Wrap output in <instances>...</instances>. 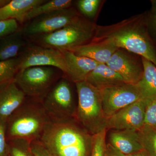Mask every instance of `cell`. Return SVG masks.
I'll list each match as a JSON object with an SVG mask.
<instances>
[{
  "label": "cell",
  "instance_id": "14",
  "mask_svg": "<svg viewBox=\"0 0 156 156\" xmlns=\"http://www.w3.org/2000/svg\"><path fill=\"white\" fill-rule=\"evenodd\" d=\"M62 52L66 65V75L75 83L86 81L87 76L100 64L90 58L77 56L69 50Z\"/></svg>",
  "mask_w": 156,
  "mask_h": 156
},
{
  "label": "cell",
  "instance_id": "20",
  "mask_svg": "<svg viewBox=\"0 0 156 156\" xmlns=\"http://www.w3.org/2000/svg\"><path fill=\"white\" fill-rule=\"evenodd\" d=\"M23 34L22 31L18 30L0 38V60L17 57L25 45Z\"/></svg>",
  "mask_w": 156,
  "mask_h": 156
},
{
  "label": "cell",
  "instance_id": "15",
  "mask_svg": "<svg viewBox=\"0 0 156 156\" xmlns=\"http://www.w3.org/2000/svg\"><path fill=\"white\" fill-rule=\"evenodd\" d=\"M109 144L126 155L143 150L139 131L112 130L109 134Z\"/></svg>",
  "mask_w": 156,
  "mask_h": 156
},
{
  "label": "cell",
  "instance_id": "2",
  "mask_svg": "<svg viewBox=\"0 0 156 156\" xmlns=\"http://www.w3.org/2000/svg\"><path fill=\"white\" fill-rule=\"evenodd\" d=\"M39 140L50 156H88L93 135L75 119L50 120Z\"/></svg>",
  "mask_w": 156,
  "mask_h": 156
},
{
  "label": "cell",
  "instance_id": "31",
  "mask_svg": "<svg viewBox=\"0 0 156 156\" xmlns=\"http://www.w3.org/2000/svg\"><path fill=\"white\" fill-rule=\"evenodd\" d=\"M31 145L33 156H50L39 140L33 141Z\"/></svg>",
  "mask_w": 156,
  "mask_h": 156
},
{
  "label": "cell",
  "instance_id": "34",
  "mask_svg": "<svg viewBox=\"0 0 156 156\" xmlns=\"http://www.w3.org/2000/svg\"><path fill=\"white\" fill-rule=\"evenodd\" d=\"M10 1V0H0V8L8 4Z\"/></svg>",
  "mask_w": 156,
  "mask_h": 156
},
{
  "label": "cell",
  "instance_id": "30",
  "mask_svg": "<svg viewBox=\"0 0 156 156\" xmlns=\"http://www.w3.org/2000/svg\"><path fill=\"white\" fill-rule=\"evenodd\" d=\"M7 122L0 121V156H9V147L7 140Z\"/></svg>",
  "mask_w": 156,
  "mask_h": 156
},
{
  "label": "cell",
  "instance_id": "23",
  "mask_svg": "<svg viewBox=\"0 0 156 156\" xmlns=\"http://www.w3.org/2000/svg\"><path fill=\"white\" fill-rule=\"evenodd\" d=\"M20 57L0 60V85L14 80L18 71Z\"/></svg>",
  "mask_w": 156,
  "mask_h": 156
},
{
  "label": "cell",
  "instance_id": "19",
  "mask_svg": "<svg viewBox=\"0 0 156 156\" xmlns=\"http://www.w3.org/2000/svg\"><path fill=\"white\" fill-rule=\"evenodd\" d=\"M141 58L143 75L137 85L140 89L143 99L153 100L156 99V66L146 58Z\"/></svg>",
  "mask_w": 156,
  "mask_h": 156
},
{
  "label": "cell",
  "instance_id": "3",
  "mask_svg": "<svg viewBox=\"0 0 156 156\" xmlns=\"http://www.w3.org/2000/svg\"><path fill=\"white\" fill-rule=\"evenodd\" d=\"M50 121L41 101L27 97L7 121V140L23 139L31 142L39 140Z\"/></svg>",
  "mask_w": 156,
  "mask_h": 156
},
{
  "label": "cell",
  "instance_id": "32",
  "mask_svg": "<svg viewBox=\"0 0 156 156\" xmlns=\"http://www.w3.org/2000/svg\"><path fill=\"white\" fill-rule=\"evenodd\" d=\"M105 156H127L112 146L110 144H107Z\"/></svg>",
  "mask_w": 156,
  "mask_h": 156
},
{
  "label": "cell",
  "instance_id": "13",
  "mask_svg": "<svg viewBox=\"0 0 156 156\" xmlns=\"http://www.w3.org/2000/svg\"><path fill=\"white\" fill-rule=\"evenodd\" d=\"M24 93L14 80L0 85V121L7 122L24 103Z\"/></svg>",
  "mask_w": 156,
  "mask_h": 156
},
{
  "label": "cell",
  "instance_id": "17",
  "mask_svg": "<svg viewBox=\"0 0 156 156\" xmlns=\"http://www.w3.org/2000/svg\"><path fill=\"white\" fill-rule=\"evenodd\" d=\"M86 81L101 90L125 83L119 74L106 63H100L87 76Z\"/></svg>",
  "mask_w": 156,
  "mask_h": 156
},
{
  "label": "cell",
  "instance_id": "16",
  "mask_svg": "<svg viewBox=\"0 0 156 156\" xmlns=\"http://www.w3.org/2000/svg\"><path fill=\"white\" fill-rule=\"evenodd\" d=\"M110 42L106 41H92L70 49L77 56L90 58L99 63H106L115 51L118 49Z\"/></svg>",
  "mask_w": 156,
  "mask_h": 156
},
{
  "label": "cell",
  "instance_id": "27",
  "mask_svg": "<svg viewBox=\"0 0 156 156\" xmlns=\"http://www.w3.org/2000/svg\"><path fill=\"white\" fill-rule=\"evenodd\" d=\"M151 7L148 12H146L147 23L150 35L156 41V0H151Z\"/></svg>",
  "mask_w": 156,
  "mask_h": 156
},
{
  "label": "cell",
  "instance_id": "26",
  "mask_svg": "<svg viewBox=\"0 0 156 156\" xmlns=\"http://www.w3.org/2000/svg\"><path fill=\"white\" fill-rule=\"evenodd\" d=\"M106 129L93 135L91 156H105L107 144Z\"/></svg>",
  "mask_w": 156,
  "mask_h": 156
},
{
  "label": "cell",
  "instance_id": "4",
  "mask_svg": "<svg viewBox=\"0 0 156 156\" xmlns=\"http://www.w3.org/2000/svg\"><path fill=\"white\" fill-rule=\"evenodd\" d=\"M75 84L78 96L75 119L92 135L106 129L100 90L86 81Z\"/></svg>",
  "mask_w": 156,
  "mask_h": 156
},
{
  "label": "cell",
  "instance_id": "9",
  "mask_svg": "<svg viewBox=\"0 0 156 156\" xmlns=\"http://www.w3.org/2000/svg\"><path fill=\"white\" fill-rule=\"evenodd\" d=\"M79 15L72 7L44 14L33 19L23 30V34L38 37L51 33L69 24Z\"/></svg>",
  "mask_w": 156,
  "mask_h": 156
},
{
  "label": "cell",
  "instance_id": "8",
  "mask_svg": "<svg viewBox=\"0 0 156 156\" xmlns=\"http://www.w3.org/2000/svg\"><path fill=\"white\" fill-rule=\"evenodd\" d=\"M100 91L104 114L107 119L124 108L143 99L137 84L124 83Z\"/></svg>",
  "mask_w": 156,
  "mask_h": 156
},
{
  "label": "cell",
  "instance_id": "6",
  "mask_svg": "<svg viewBox=\"0 0 156 156\" xmlns=\"http://www.w3.org/2000/svg\"><path fill=\"white\" fill-rule=\"evenodd\" d=\"M41 101L50 120L75 119L77 103L66 78L58 80Z\"/></svg>",
  "mask_w": 156,
  "mask_h": 156
},
{
  "label": "cell",
  "instance_id": "24",
  "mask_svg": "<svg viewBox=\"0 0 156 156\" xmlns=\"http://www.w3.org/2000/svg\"><path fill=\"white\" fill-rule=\"evenodd\" d=\"M9 156H33L31 142L27 140L14 139L8 140Z\"/></svg>",
  "mask_w": 156,
  "mask_h": 156
},
{
  "label": "cell",
  "instance_id": "25",
  "mask_svg": "<svg viewBox=\"0 0 156 156\" xmlns=\"http://www.w3.org/2000/svg\"><path fill=\"white\" fill-rule=\"evenodd\" d=\"M102 1L100 0H79L77 2L78 10L87 19L94 18Z\"/></svg>",
  "mask_w": 156,
  "mask_h": 156
},
{
  "label": "cell",
  "instance_id": "33",
  "mask_svg": "<svg viewBox=\"0 0 156 156\" xmlns=\"http://www.w3.org/2000/svg\"><path fill=\"white\" fill-rule=\"evenodd\" d=\"M127 156H149L146 152L144 150H142V151L138 152L135 153L131 154L126 155Z\"/></svg>",
  "mask_w": 156,
  "mask_h": 156
},
{
  "label": "cell",
  "instance_id": "28",
  "mask_svg": "<svg viewBox=\"0 0 156 156\" xmlns=\"http://www.w3.org/2000/svg\"><path fill=\"white\" fill-rule=\"evenodd\" d=\"M144 125L156 127V99L148 101Z\"/></svg>",
  "mask_w": 156,
  "mask_h": 156
},
{
  "label": "cell",
  "instance_id": "18",
  "mask_svg": "<svg viewBox=\"0 0 156 156\" xmlns=\"http://www.w3.org/2000/svg\"><path fill=\"white\" fill-rule=\"evenodd\" d=\"M44 0H12L0 8V20H15L24 22L26 15L32 9L45 2Z\"/></svg>",
  "mask_w": 156,
  "mask_h": 156
},
{
  "label": "cell",
  "instance_id": "35",
  "mask_svg": "<svg viewBox=\"0 0 156 156\" xmlns=\"http://www.w3.org/2000/svg\"></svg>",
  "mask_w": 156,
  "mask_h": 156
},
{
  "label": "cell",
  "instance_id": "11",
  "mask_svg": "<svg viewBox=\"0 0 156 156\" xmlns=\"http://www.w3.org/2000/svg\"><path fill=\"white\" fill-rule=\"evenodd\" d=\"M147 102L140 99L117 112L107 119V130H140L144 126Z\"/></svg>",
  "mask_w": 156,
  "mask_h": 156
},
{
  "label": "cell",
  "instance_id": "5",
  "mask_svg": "<svg viewBox=\"0 0 156 156\" xmlns=\"http://www.w3.org/2000/svg\"><path fill=\"white\" fill-rule=\"evenodd\" d=\"M97 26L90 20L79 15L60 29L38 36L37 40L43 47L61 51L69 50L92 42Z\"/></svg>",
  "mask_w": 156,
  "mask_h": 156
},
{
  "label": "cell",
  "instance_id": "12",
  "mask_svg": "<svg viewBox=\"0 0 156 156\" xmlns=\"http://www.w3.org/2000/svg\"><path fill=\"white\" fill-rule=\"evenodd\" d=\"M18 71L32 66H51L62 71L65 74L66 68L62 51L43 46L29 48L20 56Z\"/></svg>",
  "mask_w": 156,
  "mask_h": 156
},
{
  "label": "cell",
  "instance_id": "29",
  "mask_svg": "<svg viewBox=\"0 0 156 156\" xmlns=\"http://www.w3.org/2000/svg\"><path fill=\"white\" fill-rule=\"evenodd\" d=\"M18 22L15 20H0V38L18 30Z\"/></svg>",
  "mask_w": 156,
  "mask_h": 156
},
{
  "label": "cell",
  "instance_id": "21",
  "mask_svg": "<svg viewBox=\"0 0 156 156\" xmlns=\"http://www.w3.org/2000/svg\"><path fill=\"white\" fill-rule=\"evenodd\" d=\"M73 1L71 0H51L36 6L29 11L26 15L24 21L31 20L36 17L49 14L58 10L72 7Z\"/></svg>",
  "mask_w": 156,
  "mask_h": 156
},
{
  "label": "cell",
  "instance_id": "1",
  "mask_svg": "<svg viewBox=\"0 0 156 156\" xmlns=\"http://www.w3.org/2000/svg\"><path fill=\"white\" fill-rule=\"evenodd\" d=\"M101 41L146 58L156 66V41L149 32L146 12L112 25H97L92 41Z\"/></svg>",
  "mask_w": 156,
  "mask_h": 156
},
{
  "label": "cell",
  "instance_id": "10",
  "mask_svg": "<svg viewBox=\"0 0 156 156\" xmlns=\"http://www.w3.org/2000/svg\"><path fill=\"white\" fill-rule=\"evenodd\" d=\"M106 64L119 74L126 83L136 84L143 75L141 56L124 49L118 48Z\"/></svg>",
  "mask_w": 156,
  "mask_h": 156
},
{
  "label": "cell",
  "instance_id": "22",
  "mask_svg": "<svg viewBox=\"0 0 156 156\" xmlns=\"http://www.w3.org/2000/svg\"><path fill=\"white\" fill-rule=\"evenodd\" d=\"M139 133L143 150L149 156H156V127L144 125Z\"/></svg>",
  "mask_w": 156,
  "mask_h": 156
},
{
  "label": "cell",
  "instance_id": "7",
  "mask_svg": "<svg viewBox=\"0 0 156 156\" xmlns=\"http://www.w3.org/2000/svg\"><path fill=\"white\" fill-rule=\"evenodd\" d=\"M55 68L32 66L19 70L14 80L27 97L41 101L57 82Z\"/></svg>",
  "mask_w": 156,
  "mask_h": 156
}]
</instances>
